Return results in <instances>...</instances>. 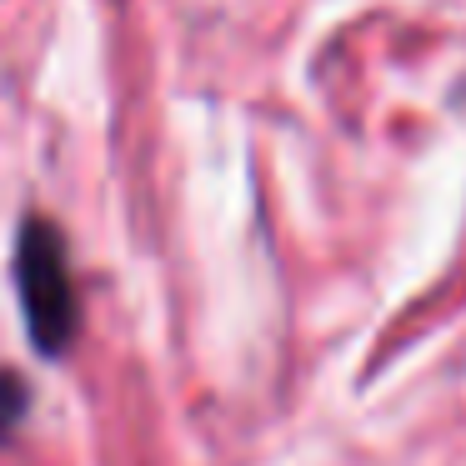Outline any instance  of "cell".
Masks as SVG:
<instances>
[{
	"instance_id": "cell-1",
	"label": "cell",
	"mask_w": 466,
	"mask_h": 466,
	"mask_svg": "<svg viewBox=\"0 0 466 466\" xmlns=\"http://www.w3.org/2000/svg\"><path fill=\"white\" fill-rule=\"evenodd\" d=\"M15 296L25 336L46 361H61L81 331V301L71 281V251L51 216H25L15 236Z\"/></svg>"
},
{
	"instance_id": "cell-2",
	"label": "cell",
	"mask_w": 466,
	"mask_h": 466,
	"mask_svg": "<svg viewBox=\"0 0 466 466\" xmlns=\"http://www.w3.org/2000/svg\"><path fill=\"white\" fill-rule=\"evenodd\" d=\"M25 411H31V381L21 371H0V451L15 441Z\"/></svg>"
}]
</instances>
